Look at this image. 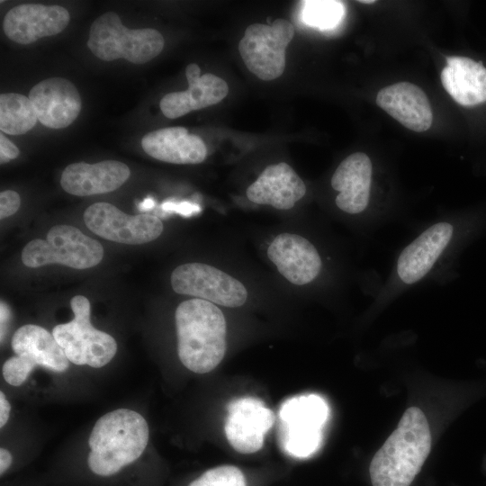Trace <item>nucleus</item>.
<instances>
[{
	"mask_svg": "<svg viewBox=\"0 0 486 486\" xmlns=\"http://www.w3.org/2000/svg\"><path fill=\"white\" fill-rule=\"evenodd\" d=\"M155 202L151 198H146L142 202L140 203L139 208L140 211H148L153 208Z\"/></svg>",
	"mask_w": 486,
	"mask_h": 486,
	"instance_id": "33",
	"label": "nucleus"
},
{
	"mask_svg": "<svg viewBox=\"0 0 486 486\" xmlns=\"http://www.w3.org/2000/svg\"><path fill=\"white\" fill-rule=\"evenodd\" d=\"M195 63L185 68L189 87L185 91L169 93L160 100L162 113L169 119L181 117L192 111L206 108L220 103L229 93L226 81L213 74L200 75Z\"/></svg>",
	"mask_w": 486,
	"mask_h": 486,
	"instance_id": "18",
	"label": "nucleus"
},
{
	"mask_svg": "<svg viewBox=\"0 0 486 486\" xmlns=\"http://www.w3.org/2000/svg\"><path fill=\"white\" fill-rule=\"evenodd\" d=\"M141 147L150 157L172 164H199L207 156L202 139L184 127L162 128L147 133Z\"/></svg>",
	"mask_w": 486,
	"mask_h": 486,
	"instance_id": "22",
	"label": "nucleus"
},
{
	"mask_svg": "<svg viewBox=\"0 0 486 486\" xmlns=\"http://www.w3.org/2000/svg\"><path fill=\"white\" fill-rule=\"evenodd\" d=\"M15 356L2 367L4 379L13 386L22 384L36 366L62 373L69 360L53 334L40 326L26 324L19 328L12 338Z\"/></svg>",
	"mask_w": 486,
	"mask_h": 486,
	"instance_id": "9",
	"label": "nucleus"
},
{
	"mask_svg": "<svg viewBox=\"0 0 486 486\" xmlns=\"http://www.w3.org/2000/svg\"><path fill=\"white\" fill-rule=\"evenodd\" d=\"M303 3V22L320 30L334 28L345 14L344 4L340 1L315 0Z\"/></svg>",
	"mask_w": 486,
	"mask_h": 486,
	"instance_id": "25",
	"label": "nucleus"
},
{
	"mask_svg": "<svg viewBox=\"0 0 486 486\" xmlns=\"http://www.w3.org/2000/svg\"><path fill=\"white\" fill-rule=\"evenodd\" d=\"M146 419L130 409H117L102 416L89 438V469L96 475L112 476L135 462L148 442Z\"/></svg>",
	"mask_w": 486,
	"mask_h": 486,
	"instance_id": "3",
	"label": "nucleus"
},
{
	"mask_svg": "<svg viewBox=\"0 0 486 486\" xmlns=\"http://www.w3.org/2000/svg\"><path fill=\"white\" fill-rule=\"evenodd\" d=\"M359 2L364 3V4H373L375 1L374 0H360Z\"/></svg>",
	"mask_w": 486,
	"mask_h": 486,
	"instance_id": "34",
	"label": "nucleus"
},
{
	"mask_svg": "<svg viewBox=\"0 0 486 486\" xmlns=\"http://www.w3.org/2000/svg\"><path fill=\"white\" fill-rule=\"evenodd\" d=\"M74 319L53 328L52 334L69 362L76 365L100 368L117 352V343L109 334L96 329L90 320L88 299L76 295L70 300Z\"/></svg>",
	"mask_w": 486,
	"mask_h": 486,
	"instance_id": "6",
	"label": "nucleus"
},
{
	"mask_svg": "<svg viewBox=\"0 0 486 486\" xmlns=\"http://www.w3.org/2000/svg\"><path fill=\"white\" fill-rule=\"evenodd\" d=\"M302 179L285 162L267 166L247 189L248 199L278 210L292 209L306 194Z\"/></svg>",
	"mask_w": 486,
	"mask_h": 486,
	"instance_id": "20",
	"label": "nucleus"
},
{
	"mask_svg": "<svg viewBox=\"0 0 486 486\" xmlns=\"http://www.w3.org/2000/svg\"><path fill=\"white\" fill-rule=\"evenodd\" d=\"M130 175L122 162L104 160L94 164L77 162L62 172L61 187L76 196H89L112 192L122 186Z\"/></svg>",
	"mask_w": 486,
	"mask_h": 486,
	"instance_id": "19",
	"label": "nucleus"
},
{
	"mask_svg": "<svg viewBox=\"0 0 486 486\" xmlns=\"http://www.w3.org/2000/svg\"><path fill=\"white\" fill-rule=\"evenodd\" d=\"M441 82L461 105L473 106L486 101V68L481 62L466 57H446Z\"/></svg>",
	"mask_w": 486,
	"mask_h": 486,
	"instance_id": "23",
	"label": "nucleus"
},
{
	"mask_svg": "<svg viewBox=\"0 0 486 486\" xmlns=\"http://www.w3.org/2000/svg\"><path fill=\"white\" fill-rule=\"evenodd\" d=\"M103 257V246L70 225L52 227L47 233L46 240L33 239L22 252L23 265L32 268L58 264L75 269H86L98 265Z\"/></svg>",
	"mask_w": 486,
	"mask_h": 486,
	"instance_id": "8",
	"label": "nucleus"
},
{
	"mask_svg": "<svg viewBox=\"0 0 486 486\" xmlns=\"http://www.w3.org/2000/svg\"><path fill=\"white\" fill-rule=\"evenodd\" d=\"M10 317V311L7 308V306L1 302V336L3 335L5 323L9 320Z\"/></svg>",
	"mask_w": 486,
	"mask_h": 486,
	"instance_id": "32",
	"label": "nucleus"
},
{
	"mask_svg": "<svg viewBox=\"0 0 486 486\" xmlns=\"http://www.w3.org/2000/svg\"><path fill=\"white\" fill-rule=\"evenodd\" d=\"M21 203L19 194L13 190L3 191L0 194V218L4 219L14 214Z\"/></svg>",
	"mask_w": 486,
	"mask_h": 486,
	"instance_id": "27",
	"label": "nucleus"
},
{
	"mask_svg": "<svg viewBox=\"0 0 486 486\" xmlns=\"http://www.w3.org/2000/svg\"><path fill=\"white\" fill-rule=\"evenodd\" d=\"M293 35V25L283 18L274 20L272 24L248 26L238 43L248 69L265 81L282 76L285 68V50Z\"/></svg>",
	"mask_w": 486,
	"mask_h": 486,
	"instance_id": "10",
	"label": "nucleus"
},
{
	"mask_svg": "<svg viewBox=\"0 0 486 486\" xmlns=\"http://www.w3.org/2000/svg\"><path fill=\"white\" fill-rule=\"evenodd\" d=\"M224 431L230 446L242 454L260 450L274 422L273 411L256 397L236 399L228 405Z\"/></svg>",
	"mask_w": 486,
	"mask_h": 486,
	"instance_id": "13",
	"label": "nucleus"
},
{
	"mask_svg": "<svg viewBox=\"0 0 486 486\" xmlns=\"http://www.w3.org/2000/svg\"><path fill=\"white\" fill-rule=\"evenodd\" d=\"M189 486H247V482L237 466L221 465L206 471Z\"/></svg>",
	"mask_w": 486,
	"mask_h": 486,
	"instance_id": "26",
	"label": "nucleus"
},
{
	"mask_svg": "<svg viewBox=\"0 0 486 486\" xmlns=\"http://www.w3.org/2000/svg\"><path fill=\"white\" fill-rule=\"evenodd\" d=\"M86 227L97 236L117 243L140 245L158 238L163 223L155 215H128L108 202H95L84 212Z\"/></svg>",
	"mask_w": 486,
	"mask_h": 486,
	"instance_id": "12",
	"label": "nucleus"
},
{
	"mask_svg": "<svg viewBox=\"0 0 486 486\" xmlns=\"http://www.w3.org/2000/svg\"><path fill=\"white\" fill-rule=\"evenodd\" d=\"M69 20L68 11L60 5L22 4L5 14L3 30L11 40L26 45L61 32Z\"/></svg>",
	"mask_w": 486,
	"mask_h": 486,
	"instance_id": "14",
	"label": "nucleus"
},
{
	"mask_svg": "<svg viewBox=\"0 0 486 486\" xmlns=\"http://www.w3.org/2000/svg\"><path fill=\"white\" fill-rule=\"evenodd\" d=\"M267 256L278 272L295 285L310 284L322 268L321 256L315 246L298 234L277 235L267 248Z\"/></svg>",
	"mask_w": 486,
	"mask_h": 486,
	"instance_id": "15",
	"label": "nucleus"
},
{
	"mask_svg": "<svg viewBox=\"0 0 486 486\" xmlns=\"http://www.w3.org/2000/svg\"><path fill=\"white\" fill-rule=\"evenodd\" d=\"M170 282L178 294L190 295L223 307H240L248 299V291L242 283L207 264L180 265L172 272Z\"/></svg>",
	"mask_w": 486,
	"mask_h": 486,
	"instance_id": "11",
	"label": "nucleus"
},
{
	"mask_svg": "<svg viewBox=\"0 0 486 486\" xmlns=\"http://www.w3.org/2000/svg\"><path fill=\"white\" fill-rule=\"evenodd\" d=\"M373 181V164L369 157L356 152L346 157L337 167L331 186L338 194L335 202L342 212L357 215L370 205Z\"/></svg>",
	"mask_w": 486,
	"mask_h": 486,
	"instance_id": "17",
	"label": "nucleus"
},
{
	"mask_svg": "<svg viewBox=\"0 0 486 486\" xmlns=\"http://www.w3.org/2000/svg\"><path fill=\"white\" fill-rule=\"evenodd\" d=\"M38 117L29 97L5 93L0 95V130L11 135L24 134L36 124Z\"/></svg>",
	"mask_w": 486,
	"mask_h": 486,
	"instance_id": "24",
	"label": "nucleus"
},
{
	"mask_svg": "<svg viewBox=\"0 0 486 486\" xmlns=\"http://www.w3.org/2000/svg\"><path fill=\"white\" fill-rule=\"evenodd\" d=\"M430 449L431 433L425 414L418 407L407 409L396 429L372 459V485L410 486Z\"/></svg>",
	"mask_w": 486,
	"mask_h": 486,
	"instance_id": "1",
	"label": "nucleus"
},
{
	"mask_svg": "<svg viewBox=\"0 0 486 486\" xmlns=\"http://www.w3.org/2000/svg\"><path fill=\"white\" fill-rule=\"evenodd\" d=\"M175 320L181 363L196 374L212 371L223 359L227 347L222 311L211 302L194 298L177 306Z\"/></svg>",
	"mask_w": 486,
	"mask_h": 486,
	"instance_id": "2",
	"label": "nucleus"
},
{
	"mask_svg": "<svg viewBox=\"0 0 486 486\" xmlns=\"http://www.w3.org/2000/svg\"><path fill=\"white\" fill-rule=\"evenodd\" d=\"M87 46L94 56L105 61L125 58L144 64L162 51L164 38L150 28L130 30L115 13L106 12L92 23Z\"/></svg>",
	"mask_w": 486,
	"mask_h": 486,
	"instance_id": "4",
	"label": "nucleus"
},
{
	"mask_svg": "<svg viewBox=\"0 0 486 486\" xmlns=\"http://www.w3.org/2000/svg\"><path fill=\"white\" fill-rule=\"evenodd\" d=\"M329 407L318 394H303L286 400L279 410L280 440L284 451L296 458H307L321 446Z\"/></svg>",
	"mask_w": 486,
	"mask_h": 486,
	"instance_id": "7",
	"label": "nucleus"
},
{
	"mask_svg": "<svg viewBox=\"0 0 486 486\" xmlns=\"http://www.w3.org/2000/svg\"><path fill=\"white\" fill-rule=\"evenodd\" d=\"M28 97L40 122L51 129L70 125L82 107L76 87L62 77H50L39 82L31 89Z\"/></svg>",
	"mask_w": 486,
	"mask_h": 486,
	"instance_id": "16",
	"label": "nucleus"
},
{
	"mask_svg": "<svg viewBox=\"0 0 486 486\" xmlns=\"http://www.w3.org/2000/svg\"><path fill=\"white\" fill-rule=\"evenodd\" d=\"M162 208L166 212H176L185 216H189L200 211V208L196 204H193L187 202H182L178 203L173 202H166L162 204Z\"/></svg>",
	"mask_w": 486,
	"mask_h": 486,
	"instance_id": "29",
	"label": "nucleus"
},
{
	"mask_svg": "<svg viewBox=\"0 0 486 486\" xmlns=\"http://www.w3.org/2000/svg\"><path fill=\"white\" fill-rule=\"evenodd\" d=\"M19 155L18 148L4 133L0 134V162L4 164Z\"/></svg>",
	"mask_w": 486,
	"mask_h": 486,
	"instance_id": "28",
	"label": "nucleus"
},
{
	"mask_svg": "<svg viewBox=\"0 0 486 486\" xmlns=\"http://www.w3.org/2000/svg\"><path fill=\"white\" fill-rule=\"evenodd\" d=\"M376 104L411 130L422 132L432 124L430 103L423 90L411 83L400 82L381 89Z\"/></svg>",
	"mask_w": 486,
	"mask_h": 486,
	"instance_id": "21",
	"label": "nucleus"
},
{
	"mask_svg": "<svg viewBox=\"0 0 486 486\" xmlns=\"http://www.w3.org/2000/svg\"><path fill=\"white\" fill-rule=\"evenodd\" d=\"M463 234V225L457 220H440L427 228L399 255L392 287L401 289L423 280L460 242Z\"/></svg>",
	"mask_w": 486,
	"mask_h": 486,
	"instance_id": "5",
	"label": "nucleus"
},
{
	"mask_svg": "<svg viewBox=\"0 0 486 486\" xmlns=\"http://www.w3.org/2000/svg\"><path fill=\"white\" fill-rule=\"evenodd\" d=\"M11 406L3 392H0V427L3 428L10 417Z\"/></svg>",
	"mask_w": 486,
	"mask_h": 486,
	"instance_id": "30",
	"label": "nucleus"
},
{
	"mask_svg": "<svg viewBox=\"0 0 486 486\" xmlns=\"http://www.w3.org/2000/svg\"><path fill=\"white\" fill-rule=\"evenodd\" d=\"M13 462V457L11 453L4 448L1 447L0 449V473L3 475L10 467Z\"/></svg>",
	"mask_w": 486,
	"mask_h": 486,
	"instance_id": "31",
	"label": "nucleus"
}]
</instances>
